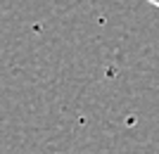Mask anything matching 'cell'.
<instances>
[{
	"label": "cell",
	"mask_w": 159,
	"mask_h": 154,
	"mask_svg": "<svg viewBox=\"0 0 159 154\" xmlns=\"http://www.w3.org/2000/svg\"><path fill=\"white\" fill-rule=\"evenodd\" d=\"M150 5H154V7H159V0H147Z\"/></svg>",
	"instance_id": "1"
}]
</instances>
